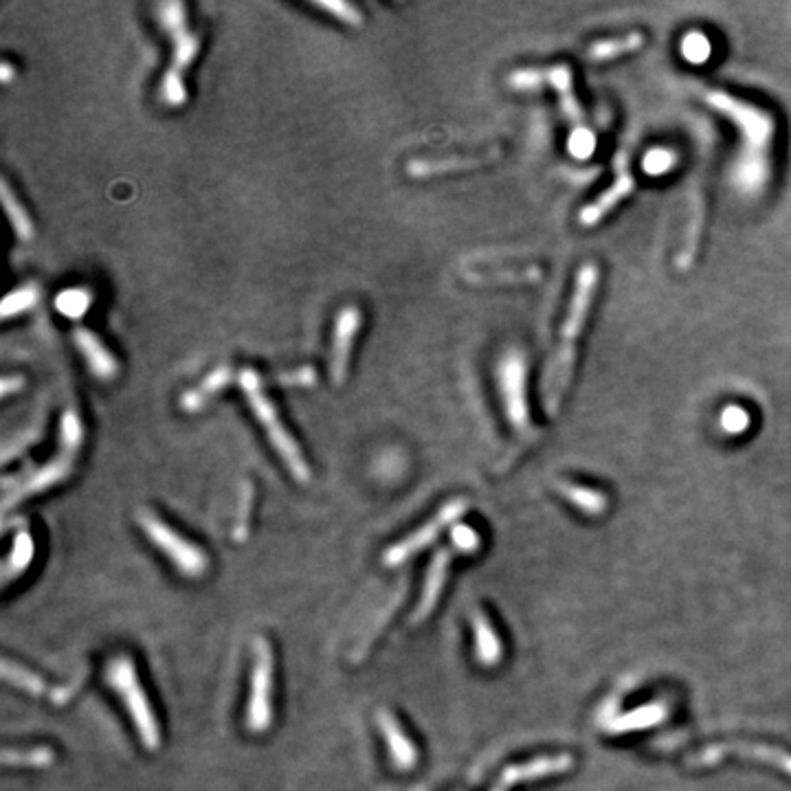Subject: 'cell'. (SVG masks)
<instances>
[{
	"instance_id": "obj_1",
	"label": "cell",
	"mask_w": 791,
	"mask_h": 791,
	"mask_svg": "<svg viewBox=\"0 0 791 791\" xmlns=\"http://www.w3.org/2000/svg\"><path fill=\"white\" fill-rule=\"evenodd\" d=\"M704 97L712 110L728 117L741 132V152L737 163L732 167L734 185L748 189V192H754V189L759 192L767 183V174H770V161H767V157H770L772 139L776 135L774 117L767 110L730 93L708 91Z\"/></svg>"
},
{
	"instance_id": "obj_2",
	"label": "cell",
	"mask_w": 791,
	"mask_h": 791,
	"mask_svg": "<svg viewBox=\"0 0 791 791\" xmlns=\"http://www.w3.org/2000/svg\"><path fill=\"white\" fill-rule=\"evenodd\" d=\"M598 282H600V269L596 264H585L578 269L570 310H567V317L561 326V339L559 345H556L554 356L548 363V372L543 374L541 381L543 409L548 416L559 414L563 398L567 394V387H570L574 374V361H576V341L581 337V332L587 323V315L589 308H592Z\"/></svg>"
},
{
	"instance_id": "obj_3",
	"label": "cell",
	"mask_w": 791,
	"mask_h": 791,
	"mask_svg": "<svg viewBox=\"0 0 791 791\" xmlns=\"http://www.w3.org/2000/svg\"><path fill=\"white\" fill-rule=\"evenodd\" d=\"M157 20L172 40V62L163 75L159 86V97L165 106L181 108L187 102L185 71L196 60L200 40L187 27V11L183 3H161L157 5Z\"/></svg>"
},
{
	"instance_id": "obj_4",
	"label": "cell",
	"mask_w": 791,
	"mask_h": 791,
	"mask_svg": "<svg viewBox=\"0 0 791 791\" xmlns=\"http://www.w3.org/2000/svg\"><path fill=\"white\" fill-rule=\"evenodd\" d=\"M238 383L242 387V394L247 396L251 411L255 414V418H258L260 427L266 431V436H269V442L273 444V449L286 464V469L291 471V475L297 479V482H302V484L310 482V466L304 458V453H302V449H299L295 438L284 427L280 416H277V409L273 405V400L266 396L258 372L247 367V370L240 372Z\"/></svg>"
},
{
	"instance_id": "obj_5",
	"label": "cell",
	"mask_w": 791,
	"mask_h": 791,
	"mask_svg": "<svg viewBox=\"0 0 791 791\" xmlns=\"http://www.w3.org/2000/svg\"><path fill=\"white\" fill-rule=\"evenodd\" d=\"M108 684L119 695L121 704L128 710V715L135 723L137 734L141 743L146 745L148 750H159L161 748V726L157 721V715L150 706V699L143 690V684L139 682L137 666L130 660L128 655H119L113 662L108 664Z\"/></svg>"
},
{
	"instance_id": "obj_6",
	"label": "cell",
	"mask_w": 791,
	"mask_h": 791,
	"mask_svg": "<svg viewBox=\"0 0 791 791\" xmlns=\"http://www.w3.org/2000/svg\"><path fill=\"white\" fill-rule=\"evenodd\" d=\"M137 521L141 530L146 532V537L154 543V548L161 550L183 576L198 578L207 572V554L196 543L181 537L172 526H167L161 517H157L150 510H141Z\"/></svg>"
},
{
	"instance_id": "obj_7",
	"label": "cell",
	"mask_w": 791,
	"mask_h": 791,
	"mask_svg": "<svg viewBox=\"0 0 791 791\" xmlns=\"http://www.w3.org/2000/svg\"><path fill=\"white\" fill-rule=\"evenodd\" d=\"M526 376H528V365H526V356H523L521 350L512 348L501 356L497 367V378H499L501 403H504L508 425H512V429L521 433V436H528V433L537 436V431L532 429L530 422Z\"/></svg>"
},
{
	"instance_id": "obj_8",
	"label": "cell",
	"mask_w": 791,
	"mask_h": 791,
	"mask_svg": "<svg viewBox=\"0 0 791 791\" xmlns=\"http://www.w3.org/2000/svg\"><path fill=\"white\" fill-rule=\"evenodd\" d=\"M255 660L251 671V690L247 704V728L253 734H262L273 723V675L275 660L273 649L266 638L253 642Z\"/></svg>"
},
{
	"instance_id": "obj_9",
	"label": "cell",
	"mask_w": 791,
	"mask_h": 791,
	"mask_svg": "<svg viewBox=\"0 0 791 791\" xmlns=\"http://www.w3.org/2000/svg\"><path fill=\"white\" fill-rule=\"evenodd\" d=\"M508 84L515 91H537V88L550 84L561 99L563 115L572 121L574 128H585V113L581 102L574 93V73L572 66L556 64L550 69H519L508 77Z\"/></svg>"
},
{
	"instance_id": "obj_10",
	"label": "cell",
	"mask_w": 791,
	"mask_h": 791,
	"mask_svg": "<svg viewBox=\"0 0 791 791\" xmlns=\"http://www.w3.org/2000/svg\"><path fill=\"white\" fill-rule=\"evenodd\" d=\"M728 756H734V759H745V761H754V763L759 761V763H765V765H772V767H776V770H781V772L791 776V754L789 752H785L781 748H774V745L748 743V741L708 745V748L686 756L684 765L686 767H710V765L721 763L723 759H728Z\"/></svg>"
},
{
	"instance_id": "obj_11",
	"label": "cell",
	"mask_w": 791,
	"mask_h": 791,
	"mask_svg": "<svg viewBox=\"0 0 791 791\" xmlns=\"http://www.w3.org/2000/svg\"><path fill=\"white\" fill-rule=\"evenodd\" d=\"M466 508H469V501L466 499L447 501V504H444L436 512V517L429 519L425 526L418 528L414 534H409L407 539L394 543L392 548L383 554V565L398 567V565H403L407 559H411L414 554H418L420 550L429 548V545L440 537L444 528L455 526V523H458V519L466 512Z\"/></svg>"
},
{
	"instance_id": "obj_12",
	"label": "cell",
	"mask_w": 791,
	"mask_h": 791,
	"mask_svg": "<svg viewBox=\"0 0 791 791\" xmlns=\"http://www.w3.org/2000/svg\"><path fill=\"white\" fill-rule=\"evenodd\" d=\"M363 315L356 306H345L339 310L337 319H334L332 328V352H330V378L332 383L341 385L348 374L352 345L356 341V334L361 330Z\"/></svg>"
},
{
	"instance_id": "obj_13",
	"label": "cell",
	"mask_w": 791,
	"mask_h": 791,
	"mask_svg": "<svg viewBox=\"0 0 791 791\" xmlns=\"http://www.w3.org/2000/svg\"><path fill=\"white\" fill-rule=\"evenodd\" d=\"M614 167H616V181L611 183V187H607L594 203H589L585 209H581V214H578V222H581L583 227H594L598 222H603L611 211L622 203V200L633 194L635 178L629 170V159L625 152L618 154Z\"/></svg>"
},
{
	"instance_id": "obj_14",
	"label": "cell",
	"mask_w": 791,
	"mask_h": 791,
	"mask_svg": "<svg viewBox=\"0 0 791 791\" xmlns=\"http://www.w3.org/2000/svg\"><path fill=\"white\" fill-rule=\"evenodd\" d=\"M574 767V759L570 754H554V756H539V759H532L528 763H517L506 767L501 772L497 785L490 791H510L519 783L526 781H539V778L548 776H559L570 772Z\"/></svg>"
},
{
	"instance_id": "obj_15",
	"label": "cell",
	"mask_w": 791,
	"mask_h": 791,
	"mask_svg": "<svg viewBox=\"0 0 791 791\" xmlns=\"http://www.w3.org/2000/svg\"><path fill=\"white\" fill-rule=\"evenodd\" d=\"M73 464H75V453H66L60 451V455L55 460H51L49 464L40 466V469L33 471L25 482L18 484L11 493H7L5 497V504L3 508L9 510L14 504H20L22 499H27L31 495H38L42 490H47L55 484H60L62 479L69 477V473L73 471Z\"/></svg>"
},
{
	"instance_id": "obj_16",
	"label": "cell",
	"mask_w": 791,
	"mask_h": 791,
	"mask_svg": "<svg viewBox=\"0 0 791 791\" xmlns=\"http://www.w3.org/2000/svg\"><path fill=\"white\" fill-rule=\"evenodd\" d=\"M455 554H462L455 545L451 543L449 548H442L436 554H433V559L429 563V570L425 576V585H422V594H420V603L414 611V622H425L431 611L436 609L438 600L442 596V589L447 585V578H449V567Z\"/></svg>"
},
{
	"instance_id": "obj_17",
	"label": "cell",
	"mask_w": 791,
	"mask_h": 791,
	"mask_svg": "<svg viewBox=\"0 0 791 791\" xmlns=\"http://www.w3.org/2000/svg\"><path fill=\"white\" fill-rule=\"evenodd\" d=\"M376 723L378 730L383 734V741L392 756V763L398 767L400 772H409L418 765V750L414 741L409 739V734L400 726V721L396 715H392L389 710H378L376 712Z\"/></svg>"
},
{
	"instance_id": "obj_18",
	"label": "cell",
	"mask_w": 791,
	"mask_h": 791,
	"mask_svg": "<svg viewBox=\"0 0 791 791\" xmlns=\"http://www.w3.org/2000/svg\"><path fill=\"white\" fill-rule=\"evenodd\" d=\"M73 341L77 345V350H80V354L84 356L88 370H91V374L97 376L99 381H113V378L119 374L117 359L113 356V352L99 341L95 332L86 328H77Z\"/></svg>"
},
{
	"instance_id": "obj_19",
	"label": "cell",
	"mask_w": 791,
	"mask_h": 791,
	"mask_svg": "<svg viewBox=\"0 0 791 791\" xmlns=\"http://www.w3.org/2000/svg\"><path fill=\"white\" fill-rule=\"evenodd\" d=\"M471 625L475 635V657L482 666H497L504 655V646H501L499 635L493 627V622L484 614L482 609L471 611Z\"/></svg>"
},
{
	"instance_id": "obj_20",
	"label": "cell",
	"mask_w": 791,
	"mask_h": 791,
	"mask_svg": "<svg viewBox=\"0 0 791 791\" xmlns=\"http://www.w3.org/2000/svg\"><path fill=\"white\" fill-rule=\"evenodd\" d=\"M666 717H668V706L664 701H655V704H646L642 708L625 712V715L607 719L603 723V730L607 734H627V732L657 726V723H662Z\"/></svg>"
},
{
	"instance_id": "obj_21",
	"label": "cell",
	"mask_w": 791,
	"mask_h": 791,
	"mask_svg": "<svg viewBox=\"0 0 791 791\" xmlns=\"http://www.w3.org/2000/svg\"><path fill=\"white\" fill-rule=\"evenodd\" d=\"M499 157V148L488 150L479 157H451V159H440V161H414L407 165V172L414 178H427V176H438L444 172H455V170H473V167L493 163Z\"/></svg>"
},
{
	"instance_id": "obj_22",
	"label": "cell",
	"mask_w": 791,
	"mask_h": 791,
	"mask_svg": "<svg viewBox=\"0 0 791 791\" xmlns=\"http://www.w3.org/2000/svg\"><path fill=\"white\" fill-rule=\"evenodd\" d=\"M231 378H233L231 367L227 365L216 367L214 372L207 374L203 381H200L198 387L189 389V392L181 396V407L187 411V414H196V411L203 409L211 398L218 396L222 389L231 383Z\"/></svg>"
},
{
	"instance_id": "obj_23",
	"label": "cell",
	"mask_w": 791,
	"mask_h": 791,
	"mask_svg": "<svg viewBox=\"0 0 791 791\" xmlns=\"http://www.w3.org/2000/svg\"><path fill=\"white\" fill-rule=\"evenodd\" d=\"M644 42L646 40L640 31H631V33H627V36L594 42L592 47L587 49L585 58L589 62H611L616 58H622V55L640 51L644 47Z\"/></svg>"
},
{
	"instance_id": "obj_24",
	"label": "cell",
	"mask_w": 791,
	"mask_h": 791,
	"mask_svg": "<svg viewBox=\"0 0 791 791\" xmlns=\"http://www.w3.org/2000/svg\"><path fill=\"white\" fill-rule=\"evenodd\" d=\"M704 222H706V205H704V198L699 194L693 196V214H690L688 220V227H686V236H684V247L682 253L677 255V269L679 271H686L693 266V260L697 255L699 249V240H701V231H704Z\"/></svg>"
},
{
	"instance_id": "obj_25",
	"label": "cell",
	"mask_w": 791,
	"mask_h": 791,
	"mask_svg": "<svg viewBox=\"0 0 791 791\" xmlns=\"http://www.w3.org/2000/svg\"><path fill=\"white\" fill-rule=\"evenodd\" d=\"M556 490H559V495L570 501L574 508L583 510L585 515L600 517V515H605V512H607L609 499L603 493H600V490L576 486V484H570V482H556Z\"/></svg>"
},
{
	"instance_id": "obj_26",
	"label": "cell",
	"mask_w": 791,
	"mask_h": 791,
	"mask_svg": "<svg viewBox=\"0 0 791 791\" xmlns=\"http://www.w3.org/2000/svg\"><path fill=\"white\" fill-rule=\"evenodd\" d=\"M33 554H36V543H33L31 534L27 530L16 532L14 545H11V552L7 554L3 565V585H9L14 578L27 572V567L33 561Z\"/></svg>"
},
{
	"instance_id": "obj_27",
	"label": "cell",
	"mask_w": 791,
	"mask_h": 791,
	"mask_svg": "<svg viewBox=\"0 0 791 791\" xmlns=\"http://www.w3.org/2000/svg\"><path fill=\"white\" fill-rule=\"evenodd\" d=\"M0 196H3V207L7 211L11 227H14V231H16V236L22 242H29L33 238V233H36V229H33V222H31L29 214L25 211V207L20 205V200L14 196V192H11L7 181H3V187H0Z\"/></svg>"
},
{
	"instance_id": "obj_28",
	"label": "cell",
	"mask_w": 791,
	"mask_h": 791,
	"mask_svg": "<svg viewBox=\"0 0 791 791\" xmlns=\"http://www.w3.org/2000/svg\"><path fill=\"white\" fill-rule=\"evenodd\" d=\"M3 763L11 767H49L55 763V752L49 745H36V748H7L3 752Z\"/></svg>"
},
{
	"instance_id": "obj_29",
	"label": "cell",
	"mask_w": 791,
	"mask_h": 791,
	"mask_svg": "<svg viewBox=\"0 0 791 791\" xmlns=\"http://www.w3.org/2000/svg\"><path fill=\"white\" fill-rule=\"evenodd\" d=\"M38 304H40V288L36 284H25L5 297L3 306H0V317L3 319L18 317L22 313H29V310L36 308Z\"/></svg>"
},
{
	"instance_id": "obj_30",
	"label": "cell",
	"mask_w": 791,
	"mask_h": 791,
	"mask_svg": "<svg viewBox=\"0 0 791 791\" xmlns=\"http://www.w3.org/2000/svg\"><path fill=\"white\" fill-rule=\"evenodd\" d=\"M3 677L7 679L9 684H14L16 688L27 690L29 695L42 697V695L49 693L47 684H44L36 673H31V671H27L25 666H18V664L9 662V660H3Z\"/></svg>"
},
{
	"instance_id": "obj_31",
	"label": "cell",
	"mask_w": 791,
	"mask_h": 791,
	"mask_svg": "<svg viewBox=\"0 0 791 791\" xmlns=\"http://www.w3.org/2000/svg\"><path fill=\"white\" fill-rule=\"evenodd\" d=\"M84 442V427L80 416L73 409H66L60 420V449L66 453H77Z\"/></svg>"
},
{
	"instance_id": "obj_32",
	"label": "cell",
	"mask_w": 791,
	"mask_h": 791,
	"mask_svg": "<svg viewBox=\"0 0 791 791\" xmlns=\"http://www.w3.org/2000/svg\"><path fill=\"white\" fill-rule=\"evenodd\" d=\"M93 304V297L84 288H71V291H62L55 299V308L60 310L64 317L80 319Z\"/></svg>"
},
{
	"instance_id": "obj_33",
	"label": "cell",
	"mask_w": 791,
	"mask_h": 791,
	"mask_svg": "<svg viewBox=\"0 0 791 791\" xmlns=\"http://www.w3.org/2000/svg\"><path fill=\"white\" fill-rule=\"evenodd\" d=\"M315 7H319L321 11H326L328 16L341 20L343 25L348 27H361L363 25V14L359 9L350 3H343V0H315Z\"/></svg>"
},
{
	"instance_id": "obj_34",
	"label": "cell",
	"mask_w": 791,
	"mask_h": 791,
	"mask_svg": "<svg viewBox=\"0 0 791 791\" xmlns=\"http://www.w3.org/2000/svg\"><path fill=\"white\" fill-rule=\"evenodd\" d=\"M710 40L704 36V33L693 31L688 33V36L682 40V55L688 62H706L710 58Z\"/></svg>"
},
{
	"instance_id": "obj_35",
	"label": "cell",
	"mask_w": 791,
	"mask_h": 791,
	"mask_svg": "<svg viewBox=\"0 0 791 791\" xmlns=\"http://www.w3.org/2000/svg\"><path fill=\"white\" fill-rule=\"evenodd\" d=\"M451 543L458 548L462 554H475L479 550V545H482V539H479V534L471 528V526H464V523H455L451 528Z\"/></svg>"
},
{
	"instance_id": "obj_36",
	"label": "cell",
	"mask_w": 791,
	"mask_h": 791,
	"mask_svg": "<svg viewBox=\"0 0 791 791\" xmlns=\"http://www.w3.org/2000/svg\"><path fill=\"white\" fill-rule=\"evenodd\" d=\"M748 427H750V414L743 407L730 405L726 411H723L721 429L726 431V433H732V436H739V433L748 431Z\"/></svg>"
},
{
	"instance_id": "obj_37",
	"label": "cell",
	"mask_w": 791,
	"mask_h": 791,
	"mask_svg": "<svg viewBox=\"0 0 791 791\" xmlns=\"http://www.w3.org/2000/svg\"><path fill=\"white\" fill-rule=\"evenodd\" d=\"M673 165H675V154L671 150H664V148H657V150L649 152L644 157V161H642L644 172L653 174V176L668 172Z\"/></svg>"
},
{
	"instance_id": "obj_38",
	"label": "cell",
	"mask_w": 791,
	"mask_h": 791,
	"mask_svg": "<svg viewBox=\"0 0 791 791\" xmlns=\"http://www.w3.org/2000/svg\"><path fill=\"white\" fill-rule=\"evenodd\" d=\"M594 148H596V139L592 132H589L587 128H574L572 139H570V150L574 157L587 159L589 154L594 152Z\"/></svg>"
},
{
	"instance_id": "obj_39",
	"label": "cell",
	"mask_w": 791,
	"mask_h": 791,
	"mask_svg": "<svg viewBox=\"0 0 791 791\" xmlns=\"http://www.w3.org/2000/svg\"><path fill=\"white\" fill-rule=\"evenodd\" d=\"M22 389H25V378L18 374H7L3 378V389H0V394H3V398H9L11 394L22 392Z\"/></svg>"
},
{
	"instance_id": "obj_40",
	"label": "cell",
	"mask_w": 791,
	"mask_h": 791,
	"mask_svg": "<svg viewBox=\"0 0 791 791\" xmlns=\"http://www.w3.org/2000/svg\"><path fill=\"white\" fill-rule=\"evenodd\" d=\"M11 77H14V69H11V64H9V62H5V64H3V82L9 84V82H11Z\"/></svg>"
}]
</instances>
